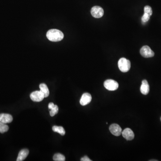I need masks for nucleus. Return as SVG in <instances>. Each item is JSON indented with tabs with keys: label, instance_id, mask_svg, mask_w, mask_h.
Segmentation results:
<instances>
[{
	"label": "nucleus",
	"instance_id": "1",
	"mask_svg": "<svg viewBox=\"0 0 161 161\" xmlns=\"http://www.w3.org/2000/svg\"><path fill=\"white\" fill-rule=\"evenodd\" d=\"M47 38L51 41H60L64 38L63 32L57 29L49 30L46 34Z\"/></svg>",
	"mask_w": 161,
	"mask_h": 161
},
{
	"label": "nucleus",
	"instance_id": "2",
	"mask_svg": "<svg viewBox=\"0 0 161 161\" xmlns=\"http://www.w3.org/2000/svg\"><path fill=\"white\" fill-rule=\"evenodd\" d=\"M118 65L119 69L123 73L128 72L131 68L130 61L125 58H121L119 60Z\"/></svg>",
	"mask_w": 161,
	"mask_h": 161
},
{
	"label": "nucleus",
	"instance_id": "3",
	"mask_svg": "<svg viewBox=\"0 0 161 161\" xmlns=\"http://www.w3.org/2000/svg\"><path fill=\"white\" fill-rule=\"evenodd\" d=\"M105 88L109 91H114L119 87V84L116 80L108 79L104 82Z\"/></svg>",
	"mask_w": 161,
	"mask_h": 161
},
{
	"label": "nucleus",
	"instance_id": "4",
	"mask_svg": "<svg viewBox=\"0 0 161 161\" xmlns=\"http://www.w3.org/2000/svg\"><path fill=\"white\" fill-rule=\"evenodd\" d=\"M140 53L145 58H150L154 56V53L148 46H144L140 50Z\"/></svg>",
	"mask_w": 161,
	"mask_h": 161
},
{
	"label": "nucleus",
	"instance_id": "5",
	"mask_svg": "<svg viewBox=\"0 0 161 161\" xmlns=\"http://www.w3.org/2000/svg\"><path fill=\"white\" fill-rule=\"evenodd\" d=\"M91 15L95 18H100L104 14V10L102 7L95 6L92 7L91 10Z\"/></svg>",
	"mask_w": 161,
	"mask_h": 161
},
{
	"label": "nucleus",
	"instance_id": "6",
	"mask_svg": "<svg viewBox=\"0 0 161 161\" xmlns=\"http://www.w3.org/2000/svg\"><path fill=\"white\" fill-rule=\"evenodd\" d=\"M30 98L34 102H40L43 100L44 96L40 91H36L31 93Z\"/></svg>",
	"mask_w": 161,
	"mask_h": 161
},
{
	"label": "nucleus",
	"instance_id": "7",
	"mask_svg": "<svg viewBox=\"0 0 161 161\" xmlns=\"http://www.w3.org/2000/svg\"><path fill=\"white\" fill-rule=\"evenodd\" d=\"M109 130L111 133L115 136H119L122 133V128L117 124H113L111 125L109 127Z\"/></svg>",
	"mask_w": 161,
	"mask_h": 161
},
{
	"label": "nucleus",
	"instance_id": "8",
	"mask_svg": "<svg viewBox=\"0 0 161 161\" xmlns=\"http://www.w3.org/2000/svg\"><path fill=\"white\" fill-rule=\"evenodd\" d=\"M123 137L127 141H131L134 138V134L133 132L130 128H126L124 129L122 132Z\"/></svg>",
	"mask_w": 161,
	"mask_h": 161
},
{
	"label": "nucleus",
	"instance_id": "9",
	"mask_svg": "<svg viewBox=\"0 0 161 161\" xmlns=\"http://www.w3.org/2000/svg\"><path fill=\"white\" fill-rule=\"evenodd\" d=\"M92 100V97L89 93H84L80 98V103L82 106H86L90 103Z\"/></svg>",
	"mask_w": 161,
	"mask_h": 161
},
{
	"label": "nucleus",
	"instance_id": "10",
	"mask_svg": "<svg viewBox=\"0 0 161 161\" xmlns=\"http://www.w3.org/2000/svg\"><path fill=\"white\" fill-rule=\"evenodd\" d=\"M140 90L141 93L144 95H147L149 93L150 86L148 84V81L146 80H144L142 81Z\"/></svg>",
	"mask_w": 161,
	"mask_h": 161
},
{
	"label": "nucleus",
	"instance_id": "11",
	"mask_svg": "<svg viewBox=\"0 0 161 161\" xmlns=\"http://www.w3.org/2000/svg\"><path fill=\"white\" fill-rule=\"evenodd\" d=\"M13 117L9 114L2 113L0 114V122L4 124L10 123L13 121Z\"/></svg>",
	"mask_w": 161,
	"mask_h": 161
},
{
	"label": "nucleus",
	"instance_id": "12",
	"mask_svg": "<svg viewBox=\"0 0 161 161\" xmlns=\"http://www.w3.org/2000/svg\"><path fill=\"white\" fill-rule=\"evenodd\" d=\"M29 154V151L28 149H23L19 153L17 158V161H22L25 160Z\"/></svg>",
	"mask_w": 161,
	"mask_h": 161
},
{
	"label": "nucleus",
	"instance_id": "13",
	"mask_svg": "<svg viewBox=\"0 0 161 161\" xmlns=\"http://www.w3.org/2000/svg\"><path fill=\"white\" fill-rule=\"evenodd\" d=\"M40 91L43 94L44 98H47L49 95V90L47 85L44 83H42L40 85Z\"/></svg>",
	"mask_w": 161,
	"mask_h": 161
},
{
	"label": "nucleus",
	"instance_id": "14",
	"mask_svg": "<svg viewBox=\"0 0 161 161\" xmlns=\"http://www.w3.org/2000/svg\"><path fill=\"white\" fill-rule=\"evenodd\" d=\"M52 130L54 132L59 133L60 134V135L62 136L65 135V133H66L65 129L62 126H54L52 127Z\"/></svg>",
	"mask_w": 161,
	"mask_h": 161
},
{
	"label": "nucleus",
	"instance_id": "15",
	"mask_svg": "<svg viewBox=\"0 0 161 161\" xmlns=\"http://www.w3.org/2000/svg\"><path fill=\"white\" fill-rule=\"evenodd\" d=\"M53 160L55 161H65L66 158L63 154H56L53 156Z\"/></svg>",
	"mask_w": 161,
	"mask_h": 161
},
{
	"label": "nucleus",
	"instance_id": "16",
	"mask_svg": "<svg viewBox=\"0 0 161 161\" xmlns=\"http://www.w3.org/2000/svg\"><path fill=\"white\" fill-rule=\"evenodd\" d=\"M9 126L6 124L0 122V133H1L7 132L9 130Z\"/></svg>",
	"mask_w": 161,
	"mask_h": 161
},
{
	"label": "nucleus",
	"instance_id": "17",
	"mask_svg": "<svg viewBox=\"0 0 161 161\" xmlns=\"http://www.w3.org/2000/svg\"><path fill=\"white\" fill-rule=\"evenodd\" d=\"M58 107L57 106L55 105L53 107L50 109V115L51 116H53L57 114L58 112Z\"/></svg>",
	"mask_w": 161,
	"mask_h": 161
},
{
	"label": "nucleus",
	"instance_id": "18",
	"mask_svg": "<svg viewBox=\"0 0 161 161\" xmlns=\"http://www.w3.org/2000/svg\"><path fill=\"white\" fill-rule=\"evenodd\" d=\"M151 16L148 15L147 13H144L142 18V22L143 24H145L148 21L150 20Z\"/></svg>",
	"mask_w": 161,
	"mask_h": 161
},
{
	"label": "nucleus",
	"instance_id": "19",
	"mask_svg": "<svg viewBox=\"0 0 161 161\" xmlns=\"http://www.w3.org/2000/svg\"><path fill=\"white\" fill-rule=\"evenodd\" d=\"M144 13H147L150 16H151L153 13L151 7V6H148V5L145 6L144 8Z\"/></svg>",
	"mask_w": 161,
	"mask_h": 161
},
{
	"label": "nucleus",
	"instance_id": "20",
	"mask_svg": "<svg viewBox=\"0 0 161 161\" xmlns=\"http://www.w3.org/2000/svg\"><path fill=\"white\" fill-rule=\"evenodd\" d=\"M80 161H91V160L86 156H85L83 158L80 159Z\"/></svg>",
	"mask_w": 161,
	"mask_h": 161
},
{
	"label": "nucleus",
	"instance_id": "21",
	"mask_svg": "<svg viewBox=\"0 0 161 161\" xmlns=\"http://www.w3.org/2000/svg\"><path fill=\"white\" fill-rule=\"evenodd\" d=\"M150 161H158V160H150Z\"/></svg>",
	"mask_w": 161,
	"mask_h": 161
},
{
	"label": "nucleus",
	"instance_id": "22",
	"mask_svg": "<svg viewBox=\"0 0 161 161\" xmlns=\"http://www.w3.org/2000/svg\"></svg>",
	"mask_w": 161,
	"mask_h": 161
}]
</instances>
